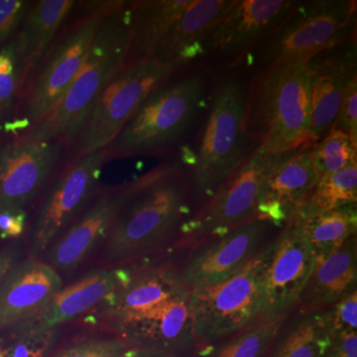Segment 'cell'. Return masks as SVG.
Returning <instances> with one entry per match:
<instances>
[{"instance_id": "obj_12", "label": "cell", "mask_w": 357, "mask_h": 357, "mask_svg": "<svg viewBox=\"0 0 357 357\" xmlns=\"http://www.w3.org/2000/svg\"><path fill=\"white\" fill-rule=\"evenodd\" d=\"M175 163L157 166L128 183L102 188L88 208L54 241L40 259L66 280L91 261L115 218L136 192L163 175Z\"/></svg>"}, {"instance_id": "obj_24", "label": "cell", "mask_w": 357, "mask_h": 357, "mask_svg": "<svg viewBox=\"0 0 357 357\" xmlns=\"http://www.w3.org/2000/svg\"><path fill=\"white\" fill-rule=\"evenodd\" d=\"M76 3V0L33 1L15 35L16 52L22 74L23 98Z\"/></svg>"}, {"instance_id": "obj_17", "label": "cell", "mask_w": 357, "mask_h": 357, "mask_svg": "<svg viewBox=\"0 0 357 357\" xmlns=\"http://www.w3.org/2000/svg\"><path fill=\"white\" fill-rule=\"evenodd\" d=\"M105 331L132 347L166 352L174 357H195L198 352L190 289Z\"/></svg>"}, {"instance_id": "obj_14", "label": "cell", "mask_w": 357, "mask_h": 357, "mask_svg": "<svg viewBox=\"0 0 357 357\" xmlns=\"http://www.w3.org/2000/svg\"><path fill=\"white\" fill-rule=\"evenodd\" d=\"M280 229L257 218L190 249L180 264L185 285L194 292L229 278L266 248Z\"/></svg>"}, {"instance_id": "obj_40", "label": "cell", "mask_w": 357, "mask_h": 357, "mask_svg": "<svg viewBox=\"0 0 357 357\" xmlns=\"http://www.w3.org/2000/svg\"><path fill=\"white\" fill-rule=\"evenodd\" d=\"M328 357H357V332L342 333L333 337Z\"/></svg>"}, {"instance_id": "obj_30", "label": "cell", "mask_w": 357, "mask_h": 357, "mask_svg": "<svg viewBox=\"0 0 357 357\" xmlns=\"http://www.w3.org/2000/svg\"><path fill=\"white\" fill-rule=\"evenodd\" d=\"M290 314L257 321L222 342L204 347L195 357H267Z\"/></svg>"}, {"instance_id": "obj_35", "label": "cell", "mask_w": 357, "mask_h": 357, "mask_svg": "<svg viewBox=\"0 0 357 357\" xmlns=\"http://www.w3.org/2000/svg\"><path fill=\"white\" fill-rule=\"evenodd\" d=\"M323 311L332 337L342 333L357 332V289Z\"/></svg>"}, {"instance_id": "obj_22", "label": "cell", "mask_w": 357, "mask_h": 357, "mask_svg": "<svg viewBox=\"0 0 357 357\" xmlns=\"http://www.w3.org/2000/svg\"><path fill=\"white\" fill-rule=\"evenodd\" d=\"M234 0H191L155 47L151 60L187 66L203 53V45Z\"/></svg>"}, {"instance_id": "obj_23", "label": "cell", "mask_w": 357, "mask_h": 357, "mask_svg": "<svg viewBox=\"0 0 357 357\" xmlns=\"http://www.w3.org/2000/svg\"><path fill=\"white\" fill-rule=\"evenodd\" d=\"M319 180L311 159V148L296 150L268 181L259 206V218L282 227L306 203Z\"/></svg>"}, {"instance_id": "obj_25", "label": "cell", "mask_w": 357, "mask_h": 357, "mask_svg": "<svg viewBox=\"0 0 357 357\" xmlns=\"http://www.w3.org/2000/svg\"><path fill=\"white\" fill-rule=\"evenodd\" d=\"M317 259L296 312L323 311L357 289V236Z\"/></svg>"}, {"instance_id": "obj_13", "label": "cell", "mask_w": 357, "mask_h": 357, "mask_svg": "<svg viewBox=\"0 0 357 357\" xmlns=\"http://www.w3.org/2000/svg\"><path fill=\"white\" fill-rule=\"evenodd\" d=\"M68 155L69 149L63 143L26 134L0 142V210L14 208L33 215Z\"/></svg>"}, {"instance_id": "obj_27", "label": "cell", "mask_w": 357, "mask_h": 357, "mask_svg": "<svg viewBox=\"0 0 357 357\" xmlns=\"http://www.w3.org/2000/svg\"><path fill=\"white\" fill-rule=\"evenodd\" d=\"M324 311L293 312L267 357H328L332 344Z\"/></svg>"}, {"instance_id": "obj_1", "label": "cell", "mask_w": 357, "mask_h": 357, "mask_svg": "<svg viewBox=\"0 0 357 357\" xmlns=\"http://www.w3.org/2000/svg\"><path fill=\"white\" fill-rule=\"evenodd\" d=\"M191 199L188 173L175 163L124 206L91 262L95 268L128 266L172 252Z\"/></svg>"}, {"instance_id": "obj_11", "label": "cell", "mask_w": 357, "mask_h": 357, "mask_svg": "<svg viewBox=\"0 0 357 357\" xmlns=\"http://www.w3.org/2000/svg\"><path fill=\"white\" fill-rule=\"evenodd\" d=\"M356 2L319 0L303 2L263 43L266 68L275 64L309 62L321 52L344 44L356 30Z\"/></svg>"}, {"instance_id": "obj_15", "label": "cell", "mask_w": 357, "mask_h": 357, "mask_svg": "<svg viewBox=\"0 0 357 357\" xmlns=\"http://www.w3.org/2000/svg\"><path fill=\"white\" fill-rule=\"evenodd\" d=\"M317 255L293 220L282 225L263 275L262 319L292 314L314 268Z\"/></svg>"}, {"instance_id": "obj_21", "label": "cell", "mask_w": 357, "mask_h": 357, "mask_svg": "<svg viewBox=\"0 0 357 357\" xmlns=\"http://www.w3.org/2000/svg\"><path fill=\"white\" fill-rule=\"evenodd\" d=\"M64 285L43 260L28 256L21 260L0 286V333L35 316Z\"/></svg>"}, {"instance_id": "obj_36", "label": "cell", "mask_w": 357, "mask_h": 357, "mask_svg": "<svg viewBox=\"0 0 357 357\" xmlns=\"http://www.w3.org/2000/svg\"><path fill=\"white\" fill-rule=\"evenodd\" d=\"M34 0H0V47L17 34Z\"/></svg>"}, {"instance_id": "obj_20", "label": "cell", "mask_w": 357, "mask_h": 357, "mask_svg": "<svg viewBox=\"0 0 357 357\" xmlns=\"http://www.w3.org/2000/svg\"><path fill=\"white\" fill-rule=\"evenodd\" d=\"M356 70V43L340 45L309 61L311 124L305 148L314 146L335 128Z\"/></svg>"}, {"instance_id": "obj_16", "label": "cell", "mask_w": 357, "mask_h": 357, "mask_svg": "<svg viewBox=\"0 0 357 357\" xmlns=\"http://www.w3.org/2000/svg\"><path fill=\"white\" fill-rule=\"evenodd\" d=\"M189 289L181 276L180 264L163 257L142 263L123 285L114 291L93 311L86 323L107 328L135 318Z\"/></svg>"}, {"instance_id": "obj_42", "label": "cell", "mask_w": 357, "mask_h": 357, "mask_svg": "<svg viewBox=\"0 0 357 357\" xmlns=\"http://www.w3.org/2000/svg\"><path fill=\"white\" fill-rule=\"evenodd\" d=\"M6 352V345L3 344V338L0 337V357H4Z\"/></svg>"}, {"instance_id": "obj_5", "label": "cell", "mask_w": 357, "mask_h": 357, "mask_svg": "<svg viewBox=\"0 0 357 357\" xmlns=\"http://www.w3.org/2000/svg\"><path fill=\"white\" fill-rule=\"evenodd\" d=\"M124 0L77 1L23 98L24 134L48 114L79 74L110 13Z\"/></svg>"}, {"instance_id": "obj_4", "label": "cell", "mask_w": 357, "mask_h": 357, "mask_svg": "<svg viewBox=\"0 0 357 357\" xmlns=\"http://www.w3.org/2000/svg\"><path fill=\"white\" fill-rule=\"evenodd\" d=\"M176 75L141 105L105 148L107 162L171 153L196 119L204 95L203 75Z\"/></svg>"}, {"instance_id": "obj_19", "label": "cell", "mask_w": 357, "mask_h": 357, "mask_svg": "<svg viewBox=\"0 0 357 357\" xmlns=\"http://www.w3.org/2000/svg\"><path fill=\"white\" fill-rule=\"evenodd\" d=\"M291 0H234L203 45L217 58L241 57L265 41L299 6Z\"/></svg>"}, {"instance_id": "obj_31", "label": "cell", "mask_w": 357, "mask_h": 357, "mask_svg": "<svg viewBox=\"0 0 357 357\" xmlns=\"http://www.w3.org/2000/svg\"><path fill=\"white\" fill-rule=\"evenodd\" d=\"M357 164L319 178L311 196L298 211H326L356 206Z\"/></svg>"}, {"instance_id": "obj_29", "label": "cell", "mask_w": 357, "mask_h": 357, "mask_svg": "<svg viewBox=\"0 0 357 357\" xmlns=\"http://www.w3.org/2000/svg\"><path fill=\"white\" fill-rule=\"evenodd\" d=\"M22 74L15 36L0 47V142L24 134Z\"/></svg>"}, {"instance_id": "obj_38", "label": "cell", "mask_w": 357, "mask_h": 357, "mask_svg": "<svg viewBox=\"0 0 357 357\" xmlns=\"http://www.w3.org/2000/svg\"><path fill=\"white\" fill-rule=\"evenodd\" d=\"M349 135L357 146V77L352 81L340 107L335 128Z\"/></svg>"}, {"instance_id": "obj_34", "label": "cell", "mask_w": 357, "mask_h": 357, "mask_svg": "<svg viewBox=\"0 0 357 357\" xmlns=\"http://www.w3.org/2000/svg\"><path fill=\"white\" fill-rule=\"evenodd\" d=\"M129 345L126 340L112 335L91 337L68 345L53 357H117Z\"/></svg>"}, {"instance_id": "obj_2", "label": "cell", "mask_w": 357, "mask_h": 357, "mask_svg": "<svg viewBox=\"0 0 357 357\" xmlns=\"http://www.w3.org/2000/svg\"><path fill=\"white\" fill-rule=\"evenodd\" d=\"M309 62L269 66L245 91L243 129L251 144L274 154L306 147L311 124Z\"/></svg>"}, {"instance_id": "obj_6", "label": "cell", "mask_w": 357, "mask_h": 357, "mask_svg": "<svg viewBox=\"0 0 357 357\" xmlns=\"http://www.w3.org/2000/svg\"><path fill=\"white\" fill-rule=\"evenodd\" d=\"M293 152L274 154L260 147L252 150L217 192L185 220L173 251L190 250L259 218L268 181Z\"/></svg>"}, {"instance_id": "obj_18", "label": "cell", "mask_w": 357, "mask_h": 357, "mask_svg": "<svg viewBox=\"0 0 357 357\" xmlns=\"http://www.w3.org/2000/svg\"><path fill=\"white\" fill-rule=\"evenodd\" d=\"M146 262V261H145ZM144 262L128 266L93 268L72 283L63 286L35 316L6 331L7 337L62 328L93 311L123 285Z\"/></svg>"}, {"instance_id": "obj_7", "label": "cell", "mask_w": 357, "mask_h": 357, "mask_svg": "<svg viewBox=\"0 0 357 357\" xmlns=\"http://www.w3.org/2000/svg\"><path fill=\"white\" fill-rule=\"evenodd\" d=\"M244 100L245 91L234 81L220 84L211 100L194 163L188 173L192 199L201 204L251 153V142L243 129Z\"/></svg>"}, {"instance_id": "obj_32", "label": "cell", "mask_w": 357, "mask_h": 357, "mask_svg": "<svg viewBox=\"0 0 357 357\" xmlns=\"http://www.w3.org/2000/svg\"><path fill=\"white\" fill-rule=\"evenodd\" d=\"M311 159L321 178L357 164V146L349 135L333 129L311 148Z\"/></svg>"}, {"instance_id": "obj_39", "label": "cell", "mask_w": 357, "mask_h": 357, "mask_svg": "<svg viewBox=\"0 0 357 357\" xmlns=\"http://www.w3.org/2000/svg\"><path fill=\"white\" fill-rule=\"evenodd\" d=\"M27 257L25 239L9 241L0 248V286L11 269Z\"/></svg>"}, {"instance_id": "obj_28", "label": "cell", "mask_w": 357, "mask_h": 357, "mask_svg": "<svg viewBox=\"0 0 357 357\" xmlns=\"http://www.w3.org/2000/svg\"><path fill=\"white\" fill-rule=\"evenodd\" d=\"M290 220L299 227L317 258L328 255L356 236V206L326 211H297Z\"/></svg>"}, {"instance_id": "obj_10", "label": "cell", "mask_w": 357, "mask_h": 357, "mask_svg": "<svg viewBox=\"0 0 357 357\" xmlns=\"http://www.w3.org/2000/svg\"><path fill=\"white\" fill-rule=\"evenodd\" d=\"M107 163L105 149L66 160L33 211L26 236L27 256L40 259L102 189L100 175Z\"/></svg>"}, {"instance_id": "obj_33", "label": "cell", "mask_w": 357, "mask_h": 357, "mask_svg": "<svg viewBox=\"0 0 357 357\" xmlns=\"http://www.w3.org/2000/svg\"><path fill=\"white\" fill-rule=\"evenodd\" d=\"M62 328L7 337L4 357H48L60 340Z\"/></svg>"}, {"instance_id": "obj_9", "label": "cell", "mask_w": 357, "mask_h": 357, "mask_svg": "<svg viewBox=\"0 0 357 357\" xmlns=\"http://www.w3.org/2000/svg\"><path fill=\"white\" fill-rule=\"evenodd\" d=\"M184 68L150 59L122 70L98 96L67 160L105 149L141 105Z\"/></svg>"}, {"instance_id": "obj_26", "label": "cell", "mask_w": 357, "mask_h": 357, "mask_svg": "<svg viewBox=\"0 0 357 357\" xmlns=\"http://www.w3.org/2000/svg\"><path fill=\"white\" fill-rule=\"evenodd\" d=\"M191 0L126 1L129 39L123 69L150 60L155 47Z\"/></svg>"}, {"instance_id": "obj_8", "label": "cell", "mask_w": 357, "mask_h": 357, "mask_svg": "<svg viewBox=\"0 0 357 357\" xmlns=\"http://www.w3.org/2000/svg\"><path fill=\"white\" fill-rule=\"evenodd\" d=\"M274 238L236 273L192 292L198 351L262 321L263 275Z\"/></svg>"}, {"instance_id": "obj_41", "label": "cell", "mask_w": 357, "mask_h": 357, "mask_svg": "<svg viewBox=\"0 0 357 357\" xmlns=\"http://www.w3.org/2000/svg\"><path fill=\"white\" fill-rule=\"evenodd\" d=\"M117 357H174L166 352L152 351V349H142V347L129 345L122 354Z\"/></svg>"}, {"instance_id": "obj_3", "label": "cell", "mask_w": 357, "mask_h": 357, "mask_svg": "<svg viewBox=\"0 0 357 357\" xmlns=\"http://www.w3.org/2000/svg\"><path fill=\"white\" fill-rule=\"evenodd\" d=\"M129 39L126 1L105 20L79 74L57 105L26 135L55 140L70 150L107 84L123 70Z\"/></svg>"}, {"instance_id": "obj_37", "label": "cell", "mask_w": 357, "mask_h": 357, "mask_svg": "<svg viewBox=\"0 0 357 357\" xmlns=\"http://www.w3.org/2000/svg\"><path fill=\"white\" fill-rule=\"evenodd\" d=\"M31 218V213L25 211L14 208L0 210V238L9 241L26 239Z\"/></svg>"}]
</instances>
